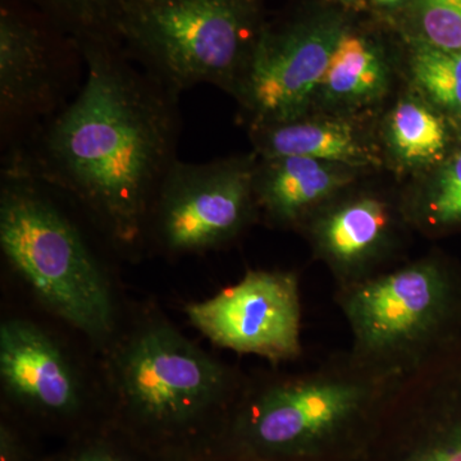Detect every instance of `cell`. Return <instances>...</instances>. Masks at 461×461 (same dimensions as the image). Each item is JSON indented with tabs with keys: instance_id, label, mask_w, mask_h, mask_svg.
Masks as SVG:
<instances>
[{
	"instance_id": "cell-1",
	"label": "cell",
	"mask_w": 461,
	"mask_h": 461,
	"mask_svg": "<svg viewBox=\"0 0 461 461\" xmlns=\"http://www.w3.org/2000/svg\"><path fill=\"white\" fill-rule=\"evenodd\" d=\"M78 47L80 90L7 151L5 169L65 194L115 248L135 256L147 248L151 206L177 160L180 95L103 36L85 33Z\"/></svg>"
},
{
	"instance_id": "cell-2",
	"label": "cell",
	"mask_w": 461,
	"mask_h": 461,
	"mask_svg": "<svg viewBox=\"0 0 461 461\" xmlns=\"http://www.w3.org/2000/svg\"><path fill=\"white\" fill-rule=\"evenodd\" d=\"M400 381L364 366L348 350L296 372L256 373L245 378L230 429L256 456L346 459L375 439Z\"/></svg>"
},
{
	"instance_id": "cell-3",
	"label": "cell",
	"mask_w": 461,
	"mask_h": 461,
	"mask_svg": "<svg viewBox=\"0 0 461 461\" xmlns=\"http://www.w3.org/2000/svg\"><path fill=\"white\" fill-rule=\"evenodd\" d=\"M50 191L30 176L3 169V257L45 311L104 351L120 330L111 282Z\"/></svg>"
},
{
	"instance_id": "cell-4",
	"label": "cell",
	"mask_w": 461,
	"mask_h": 461,
	"mask_svg": "<svg viewBox=\"0 0 461 461\" xmlns=\"http://www.w3.org/2000/svg\"><path fill=\"white\" fill-rule=\"evenodd\" d=\"M100 386L124 414L160 430L230 418L247 375L218 359L149 309L102 351Z\"/></svg>"
},
{
	"instance_id": "cell-5",
	"label": "cell",
	"mask_w": 461,
	"mask_h": 461,
	"mask_svg": "<svg viewBox=\"0 0 461 461\" xmlns=\"http://www.w3.org/2000/svg\"><path fill=\"white\" fill-rule=\"evenodd\" d=\"M335 300L348 351L388 377H408L461 339V271L439 254L336 287Z\"/></svg>"
},
{
	"instance_id": "cell-6",
	"label": "cell",
	"mask_w": 461,
	"mask_h": 461,
	"mask_svg": "<svg viewBox=\"0 0 461 461\" xmlns=\"http://www.w3.org/2000/svg\"><path fill=\"white\" fill-rule=\"evenodd\" d=\"M112 23L141 68L178 95L202 84L235 94L262 32L254 0H117Z\"/></svg>"
},
{
	"instance_id": "cell-7",
	"label": "cell",
	"mask_w": 461,
	"mask_h": 461,
	"mask_svg": "<svg viewBox=\"0 0 461 461\" xmlns=\"http://www.w3.org/2000/svg\"><path fill=\"white\" fill-rule=\"evenodd\" d=\"M254 157L208 163L176 160L158 190L147 247L168 257L218 250L235 241L258 218Z\"/></svg>"
},
{
	"instance_id": "cell-8",
	"label": "cell",
	"mask_w": 461,
	"mask_h": 461,
	"mask_svg": "<svg viewBox=\"0 0 461 461\" xmlns=\"http://www.w3.org/2000/svg\"><path fill=\"white\" fill-rule=\"evenodd\" d=\"M185 313L217 348L272 366L295 362L304 351L299 276L293 271L250 269L215 295L185 306Z\"/></svg>"
},
{
	"instance_id": "cell-9",
	"label": "cell",
	"mask_w": 461,
	"mask_h": 461,
	"mask_svg": "<svg viewBox=\"0 0 461 461\" xmlns=\"http://www.w3.org/2000/svg\"><path fill=\"white\" fill-rule=\"evenodd\" d=\"M345 32L344 20L336 14L260 32L235 91L251 127L304 117Z\"/></svg>"
},
{
	"instance_id": "cell-10",
	"label": "cell",
	"mask_w": 461,
	"mask_h": 461,
	"mask_svg": "<svg viewBox=\"0 0 461 461\" xmlns=\"http://www.w3.org/2000/svg\"><path fill=\"white\" fill-rule=\"evenodd\" d=\"M375 438L388 461H461V339L397 384Z\"/></svg>"
},
{
	"instance_id": "cell-11",
	"label": "cell",
	"mask_w": 461,
	"mask_h": 461,
	"mask_svg": "<svg viewBox=\"0 0 461 461\" xmlns=\"http://www.w3.org/2000/svg\"><path fill=\"white\" fill-rule=\"evenodd\" d=\"M77 71L53 50L38 26L14 9L2 8L0 126L7 151L26 141L74 98Z\"/></svg>"
},
{
	"instance_id": "cell-12",
	"label": "cell",
	"mask_w": 461,
	"mask_h": 461,
	"mask_svg": "<svg viewBox=\"0 0 461 461\" xmlns=\"http://www.w3.org/2000/svg\"><path fill=\"white\" fill-rule=\"evenodd\" d=\"M403 224L411 226L403 202L395 206L378 194L344 191L315 212L302 230L336 287H345L396 267L391 259L399 250Z\"/></svg>"
},
{
	"instance_id": "cell-13",
	"label": "cell",
	"mask_w": 461,
	"mask_h": 461,
	"mask_svg": "<svg viewBox=\"0 0 461 461\" xmlns=\"http://www.w3.org/2000/svg\"><path fill=\"white\" fill-rule=\"evenodd\" d=\"M0 384L12 402L54 417L75 414L91 393H102L57 336L20 317L0 324Z\"/></svg>"
},
{
	"instance_id": "cell-14",
	"label": "cell",
	"mask_w": 461,
	"mask_h": 461,
	"mask_svg": "<svg viewBox=\"0 0 461 461\" xmlns=\"http://www.w3.org/2000/svg\"><path fill=\"white\" fill-rule=\"evenodd\" d=\"M353 171L312 158L260 157L254 177L259 215L273 227L302 230L315 212L350 186Z\"/></svg>"
},
{
	"instance_id": "cell-15",
	"label": "cell",
	"mask_w": 461,
	"mask_h": 461,
	"mask_svg": "<svg viewBox=\"0 0 461 461\" xmlns=\"http://www.w3.org/2000/svg\"><path fill=\"white\" fill-rule=\"evenodd\" d=\"M262 158L305 157L360 168L379 163L359 130L338 118H297L288 122L251 127Z\"/></svg>"
},
{
	"instance_id": "cell-16",
	"label": "cell",
	"mask_w": 461,
	"mask_h": 461,
	"mask_svg": "<svg viewBox=\"0 0 461 461\" xmlns=\"http://www.w3.org/2000/svg\"><path fill=\"white\" fill-rule=\"evenodd\" d=\"M387 86L388 68L381 51L362 36L346 32L317 94L327 104L360 107L384 96Z\"/></svg>"
},
{
	"instance_id": "cell-17",
	"label": "cell",
	"mask_w": 461,
	"mask_h": 461,
	"mask_svg": "<svg viewBox=\"0 0 461 461\" xmlns=\"http://www.w3.org/2000/svg\"><path fill=\"white\" fill-rule=\"evenodd\" d=\"M387 145L397 162L411 168L441 165L448 133L444 117L423 100H402L388 115Z\"/></svg>"
},
{
	"instance_id": "cell-18",
	"label": "cell",
	"mask_w": 461,
	"mask_h": 461,
	"mask_svg": "<svg viewBox=\"0 0 461 461\" xmlns=\"http://www.w3.org/2000/svg\"><path fill=\"white\" fill-rule=\"evenodd\" d=\"M402 202L411 226L426 235L461 230V149Z\"/></svg>"
},
{
	"instance_id": "cell-19",
	"label": "cell",
	"mask_w": 461,
	"mask_h": 461,
	"mask_svg": "<svg viewBox=\"0 0 461 461\" xmlns=\"http://www.w3.org/2000/svg\"><path fill=\"white\" fill-rule=\"evenodd\" d=\"M415 84L441 111L461 118V50H437L420 41L411 57Z\"/></svg>"
},
{
	"instance_id": "cell-20",
	"label": "cell",
	"mask_w": 461,
	"mask_h": 461,
	"mask_svg": "<svg viewBox=\"0 0 461 461\" xmlns=\"http://www.w3.org/2000/svg\"><path fill=\"white\" fill-rule=\"evenodd\" d=\"M421 41L437 50H461V0H415Z\"/></svg>"
},
{
	"instance_id": "cell-21",
	"label": "cell",
	"mask_w": 461,
	"mask_h": 461,
	"mask_svg": "<svg viewBox=\"0 0 461 461\" xmlns=\"http://www.w3.org/2000/svg\"><path fill=\"white\" fill-rule=\"evenodd\" d=\"M57 2L62 3L85 21L103 17L107 14L113 21L115 5H117V0H57Z\"/></svg>"
},
{
	"instance_id": "cell-22",
	"label": "cell",
	"mask_w": 461,
	"mask_h": 461,
	"mask_svg": "<svg viewBox=\"0 0 461 461\" xmlns=\"http://www.w3.org/2000/svg\"><path fill=\"white\" fill-rule=\"evenodd\" d=\"M71 461H126L122 457L118 456L117 453L105 447L87 448L81 451L77 456Z\"/></svg>"
},
{
	"instance_id": "cell-23",
	"label": "cell",
	"mask_w": 461,
	"mask_h": 461,
	"mask_svg": "<svg viewBox=\"0 0 461 461\" xmlns=\"http://www.w3.org/2000/svg\"><path fill=\"white\" fill-rule=\"evenodd\" d=\"M373 2L377 3L379 5H395L402 3V0H373Z\"/></svg>"
}]
</instances>
